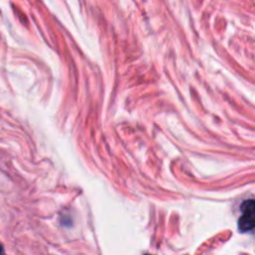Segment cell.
Listing matches in <instances>:
<instances>
[{
  "label": "cell",
  "mask_w": 255,
  "mask_h": 255,
  "mask_svg": "<svg viewBox=\"0 0 255 255\" xmlns=\"http://www.w3.org/2000/svg\"><path fill=\"white\" fill-rule=\"evenodd\" d=\"M239 231L243 233L255 231V199H248L242 204V214L238 221Z\"/></svg>",
  "instance_id": "6da1fadb"
},
{
  "label": "cell",
  "mask_w": 255,
  "mask_h": 255,
  "mask_svg": "<svg viewBox=\"0 0 255 255\" xmlns=\"http://www.w3.org/2000/svg\"><path fill=\"white\" fill-rule=\"evenodd\" d=\"M2 253V248H1V247H0V254H1Z\"/></svg>",
  "instance_id": "7a4b0ae2"
}]
</instances>
